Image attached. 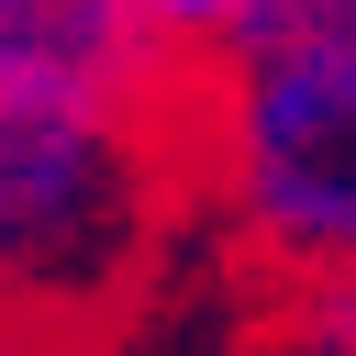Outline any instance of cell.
<instances>
[{
    "label": "cell",
    "mask_w": 356,
    "mask_h": 356,
    "mask_svg": "<svg viewBox=\"0 0 356 356\" xmlns=\"http://www.w3.org/2000/svg\"><path fill=\"white\" fill-rule=\"evenodd\" d=\"M289 345H300V356H356V267H300Z\"/></svg>",
    "instance_id": "4"
},
{
    "label": "cell",
    "mask_w": 356,
    "mask_h": 356,
    "mask_svg": "<svg viewBox=\"0 0 356 356\" xmlns=\"http://www.w3.org/2000/svg\"><path fill=\"white\" fill-rule=\"evenodd\" d=\"M278 33H356V0H245L234 44H278Z\"/></svg>",
    "instance_id": "5"
},
{
    "label": "cell",
    "mask_w": 356,
    "mask_h": 356,
    "mask_svg": "<svg viewBox=\"0 0 356 356\" xmlns=\"http://www.w3.org/2000/svg\"><path fill=\"white\" fill-rule=\"evenodd\" d=\"M0 356H33V323H11V312H0Z\"/></svg>",
    "instance_id": "7"
},
{
    "label": "cell",
    "mask_w": 356,
    "mask_h": 356,
    "mask_svg": "<svg viewBox=\"0 0 356 356\" xmlns=\"http://www.w3.org/2000/svg\"><path fill=\"white\" fill-rule=\"evenodd\" d=\"M178 189V100L156 78H89L0 44V312L56 334L100 323Z\"/></svg>",
    "instance_id": "1"
},
{
    "label": "cell",
    "mask_w": 356,
    "mask_h": 356,
    "mask_svg": "<svg viewBox=\"0 0 356 356\" xmlns=\"http://www.w3.org/2000/svg\"><path fill=\"white\" fill-rule=\"evenodd\" d=\"M0 44L44 67H89V78H156V89L178 56L145 0H0Z\"/></svg>",
    "instance_id": "3"
},
{
    "label": "cell",
    "mask_w": 356,
    "mask_h": 356,
    "mask_svg": "<svg viewBox=\"0 0 356 356\" xmlns=\"http://www.w3.org/2000/svg\"><path fill=\"white\" fill-rule=\"evenodd\" d=\"M156 22H167V44H234V22H245V0H145Z\"/></svg>",
    "instance_id": "6"
},
{
    "label": "cell",
    "mask_w": 356,
    "mask_h": 356,
    "mask_svg": "<svg viewBox=\"0 0 356 356\" xmlns=\"http://www.w3.org/2000/svg\"><path fill=\"white\" fill-rule=\"evenodd\" d=\"M200 167H211L222 222L278 278L356 267V33L222 44Z\"/></svg>",
    "instance_id": "2"
}]
</instances>
